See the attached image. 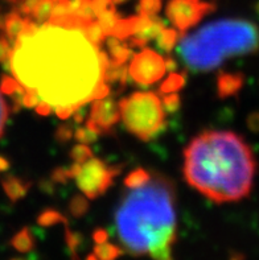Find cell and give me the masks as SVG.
Listing matches in <instances>:
<instances>
[{
	"label": "cell",
	"instance_id": "obj_12",
	"mask_svg": "<svg viewBox=\"0 0 259 260\" xmlns=\"http://www.w3.org/2000/svg\"><path fill=\"white\" fill-rule=\"evenodd\" d=\"M107 49L110 53V63L112 65H125L128 59L131 58L132 50L126 43H122V40L112 36L107 40Z\"/></svg>",
	"mask_w": 259,
	"mask_h": 260
},
{
	"label": "cell",
	"instance_id": "obj_31",
	"mask_svg": "<svg viewBox=\"0 0 259 260\" xmlns=\"http://www.w3.org/2000/svg\"><path fill=\"white\" fill-rule=\"evenodd\" d=\"M163 106H164V109L167 110L168 112H177L180 110L181 106V101H180V95H177L176 92H169V94H165L163 96Z\"/></svg>",
	"mask_w": 259,
	"mask_h": 260
},
{
	"label": "cell",
	"instance_id": "obj_30",
	"mask_svg": "<svg viewBox=\"0 0 259 260\" xmlns=\"http://www.w3.org/2000/svg\"><path fill=\"white\" fill-rule=\"evenodd\" d=\"M23 89V86L20 85V82L16 78H11L8 76H3L2 78V85H0V90L2 92L7 94V95L12 96L15 92L20 91Z\"/></svg>",
	"mask_w": 259,
	"mask_h": 260
},
{
	"label": "cell",
	"instance_id": "obj_5",
	"mask_svg": "<svg viewBox=\"0 0 259 260\" xmlns=\"http://www.w3.org/2000/svg\"><path fill=\"white\" fill-rule=\"evenodd\" d=\"M121 119L128 132L148 142L165 128V110L156 92L136 91L121 99Z\"/></svg>",
	"mask_w": 259,
	"mask_h": 260
},
{
	"label": "cell",
	"instance_id": "obj_51",
	"mask_svg": "<svg viewBox=\"0 0 259 260\" xmlns=\"http://www.w3.org/2000/svg\"><path fill=\"white\" fill-rule=\"evenodd\" d=\"M53 2H56V0H53Z\"/></svg>",
	"mask_w": 259,
	"mask_h": 260
},
{
	"label": "cell",
	"instance_id": "obj_38",
	"mask_svg": "<svg viewBox=\"0 0 259 260\" xmlns=\"http://www.w3.org/2000/svg\"><path fill=\"white\" fill-rule=\"evenodd\" d=\"M7 118H8V107H7V103L4 101V98L0 94V138L3 135Z\"/></svg>",
	"mask_w": 259,
	"mask_h": 260
},
{
	"label": "cell",
	"instance_id": "obj_37",
	"mask_svg": "<svg viewBox=\"0 0 259 260\" xmlns=\"http://www.w3.org/2000/svg\"><path fill=\"white\" fill-rule=\"evenodd\" d=\"M11 52H12V48H11V43L8 41V39L0 37V62L8 61Z\"/></svg>",
	"mask_w": 259,
	"mask_h": 260
},
{
	"label": "cell",
	"instance_id": "obj_24",
	"mask_svg": "<svg viewBox=\"0 0 259 260\" xmlns=\"http://www.w3.org/2000/svg\"><path fill=\"white\" fill-rule=\"evenodd\" d=\"M53 3H54L53 0H41L36 10L33 11V20H35L36 23H48V20L50 19V15H52Z\"/></svg>",
	"mask_w": 259,
	"mask_h": 260
},
{
	"label": "cell",
	"instance_id": "obj_43",
	"mask_svg": "<svg viewBox=\"0 0 259 260\" xmlns=\"http://www.w3.org/2000/svg\"><path fill=\"white\" fill-rule=\"evenodd\" d=\"M85 115H86V111L83 110L82 106H81V107H78V109L74 111V122L81 123L83 120V118H85Z\"/></svg>",
	"mask_w": 259,
	"mask_h": 260
},
{
	"label": "cell",
	"instance_id": "obj_10",
	"mask_svg": "<svg viewBox=\"0 0 259 260\" xmlns=\"http://www.w3.org/2000/svg\"><path fill=\"white\" fill-rule=\"evenodd\" d=\"M243 76L241 73H220L217 77V95L221 99L236 95L243 86Z\"/></svg>",
	"mask_w": 259,
	"mask_h": 260
},
{
	"label": "cell",
	"instance_id": "obj_39",
	"mask_svg": "<svg viewBox=\"0 0 259 260\" xmlns=\"http://www.w3.org/2000/svg\"><path fill=\"white\" fill-rule=\"evenodd\" d=\"M92 4L95 11V15H99L101 12H103V11L108 10L110 7L114 6L112 0H92Z\"/></svg>",
	"mask_w": 259,
	"mask_h": 260
},
{
	"label": "cell",
	"instance_id": "obj_21",
	"mask_svg": "<svg viewBox=\"0 0 259 260\" xmlns=\"http://www.w3.org/2000/svg\"><path fill=\"white\" fill-rule=\"evenodd\" d=\"M37 223H39L40 226H44V228H50V226H54V224L59 223L68 224V219H66L65 215L61 214L59 210H54V209H45V210L37 217Z\"/></svg>",
	"mask_w": 259,
	"mask_h": 260
},
{
	"label": "cell",
	"instance_id": "obj_13",
	"mask_svg": "<svg viewBox=\"0 0 259 260\" xmlns=\"http://www.w3.org/2000/svg\"><path fill=\"white\" fill-rule=\"evenodd\" d=\"M24 23H25V17H23V15H21L19 11H12V12L8 13V15L4 17L3 29L4 32H6L7 39H8V41H10L12 45L17 40V37L23 33Z\"/></svg>",
	"mask_w": 259,
	"mask_h": 260
},
{
	"label": "cell",
	"instance_id": "obj_42",
	"mask_svg": "<svg viewBox=\"0 0 259 260\" xmlns=\"http://www.w3.org/2000/svg\"><path fill=\"white\" fill-rule=\"evenodd\" d=\"M36 112L39 114V115H43V116L49 115L50 112H52V106H50L48 102H45V101H40L36 106Z\"/></svg>",
	"mask_w": 259,
	"mask_h": 260
},
{
	"label": "cell",
	"instance_id": "obj_44",
	"mask_svg": "<svg viewBox=\"0 0 259 260\" xmlns=\"http://www.w3.org/2000/svg\"><path fill=\"white\" fill-rule=\"evenodd\" d=\"M10 167H11L10 161H8V160H7L4 156H0V172L8 171V169H10Z\"/></svg>",
	"mask_w": 259,
	"mask_h": 260
},
{
	"label": "cell",
	"instance_id": "obj_28",
	"mask_svg": "<svg viewBox=\"0 0 259 260\" xmlns=\"http://www.w3.org/2000/svg\"><path fill=\"white\" fill-rule=\"evenodd\" d=\"M66 234H65V239H66V244H68V248L70 251V255H72L73 260H77V251H78V247L82 243V237L78 233H74L70 229L66 228Z\"/></svg>",
	"mask_w": 259,
	"mask_h": 260
},
{
	"label": "cell",
	"instance_id": "obj_7",
	"mask_svg": "<svg viewBox=\"0 0 259 260\" xmlns=\"http://www.w3.org/2000/svg\"><path fill=\"white\" fill-rule=\"evenodd\" d=\"M216 6L201 0H169L165 13L168 20L183 35L192 26L197 25L208 13L213 12Z\"/></svg>",
	"mask_w": 259,
	"mask_h": 260
},
{
	"label": "cell",
	"instance_id": "obj_11",
	"mask_svg": "<svg viewBox=\"0 0 259 260\" xmlns=\"http://www.w3.org/2000/svg\"><path fill=\"white\" fill-rule=\"evenodd\" d=\"M2 186H3L7 197L12 202H17L28 194L31 189V182L16 177V176H7L2 180Z\"/></svg>",
	"mask_w": 259,
	"mask_h": 260
},
{
	"label": "cell",
	"instance_id": "obj_2",
	"mask_svg": "<svg viewBox=\"0 0 259 260\" xmlns=\"http://www.w3.org/2000/svg\"><path fill=\"white\" fill-rule=\"evenodd\" d=\"M184 177L216 204L249 197L256 172L253 151L236 132L204 131L184 149Z\"/></svg>",
	"mask_w": 259,
	"mask_h": 260
},
{
	"label": "cell",
	"instance_id": "obj_33",
	"mask_svg": "<svg viewBox=\"0 0 259 260\" xmlns=\"http://www.w3.org/2000/svg\"><path fill=\"white\" fill-rule=\"evenodd\" d=\"M73 135H74V134H73L72 127H70V125L63 124L57 128L56 134H54V138H56V140L59 143L65 144V143H69L70 140H72Z\"/></svg>",
	"mask_w": 259,
	"mask_h": 260
},
{
	"label": "cell",
	"instance_id": "obj_6",
	"mask_svg": "<svg viewBox=\"0 0 259 260\" xmlns=\"http://www.w3.org/2000/svg\"><path fill=\"white\" fill-rule=\"evenodd\" d=\"M122 165L107 167L99 158H89L81 167L76 177L77 186L90 200L101 197L114 182V177L121 175Z\"/></svg>",
	"mask_w": 259,
	"mask_h": 260
},
{
	"label": "cell",
	"instance_id": "obj_23",
	"mask_svg": "<svg viewBox=\"0 0 259 260\" xmlns=\"http://www.w3.org/2000/svg\"><path fill=\"white\" fill-rule=\"evenodd\" d=\"M150 178H151V173H150V172H147L143 168H138L135 169L134 172H131V173L125 178V185L126 188L128 189L139 188L141 185H145Z\"/></svg>",
	"mask_w": 259,
	"mask_h": 260
},
{
	"label": "cell",
	"instance_id": "obj_25",
	"mask_svg": "<svg viewBox=\"0 0 259 260\" xmlns=\"http://www.w3.org/2000/svg\"><path fill=\"white\" fill-rule=\"evenodd\" d=\"M89 210V201L88 198L83 196H74L69 202V211L73 217L81 218L88 213Z\"/></svg>",
	"mask_w": 259,
	"mask_h": 260
},
{
	"label": "cell",
	"instance_id": "obj_1",
	"mask_svg": "<svg viewBox=\"0 0 259 260\" xmlns=\"http://www.w3.org/2000/svg\"><path fill=\"white\" fill-rule=\"evenodd\" d=\"M97 48L81 30L43 24L31 36L13 43L8 65L26 90L52 107H81L98 99L106 66Z\"/></svg>",
	"mask_w": 259,
	"mask_h": 260
},
{
	"label": "cell",
	"instance_id": "obj_46",
	"mask_svg": "<svg viewBox=\"0 0 259 260\" xmlns=\"http://www.w3.org/2000/svg\"><path fill=\"white\" fill-rule=\"evenodd\" d=\"M4 17L6 16H3V13L0 12V29H3L4 28Z\"/></svg>",
	"mask_w": 259,
	"mask_h": 260
},
{
	"label": "cell",
	"instance_id": "obj_47",
	"mask_svg": "<svg viewBox=\"0 0 259 260\" xmlns=\"http://www.w3.org/2000/svg\"><path fill=\"white\" fill-rule=\"evenodd\" d=\"M126 2H128V0H112V3L114 4H123L126 3Z\"/></svg>",
	"mask_w": 259,
	"mask_h": 260
},
{
	"label": "cell",
	"instance_id": "obj_8",
	"mask_svg": "<svg viewBox=\"0 0 259 260\" xmlns=\"http://www.w3.org/2000/svg\"><path fill=\"white\" fill-rule=\"evenodd\" d=\"M167 72L165 59L152 49H143L135 54L128 66V76L140 86H151L164 77Z\"/></svg>",
	"mask_w": 259,
	"mask_h": 260
},
{
	"label": "cell",
	"instance_id": "obj_34",
	"mask_svg": "<svg viewBox=\"0 0 259 260\" xmlns=\"http://www.w3.org/2000/svg\"><path fill=\"white\" fill-rule=\"evenodd\" d=\"M50 180H52L54 184H56V182H59V184H66L68 180H70L69 171H68L66 167H59V168H56L52 172Z\"/></svg>",
	"mask_w": 259,
	"mask_h": 260
},
{
	"label": "cell",
	"instance_id": "obj_17",
	"mask_svg": "<svg viewBox=\"0 0 259 260\" xmlns=\"http://www.w3.org/2000/svg\"><path fill=\"white\" fill-rule=\"evenodd\" d=\"M136 29V16L127 17V19H119V21L115 25L111 36L117 37L119 40H126L135 35Z\"/></svg>",
	"mask_w": 259,
	"mask_h": 260
},
{
	"label": "cell",
	"instance_id": "obj_27",
	"mask_svg": "<svg viewBox=\"0 0 259 260\" xmlns=\"http://www.w3.org/2000/svg\"><path fill=\"white\" fill-rule=\"evenodd\" d=\"M69 156L74 162H78V164H83L85 161H88L89 158L93 157V151L89 148L88 144H77L74 145L69 152Z\"/></svg>",
	"mask_w": 259,
	"mask_h": 260
},
{
	"label": "cell",
	"instance_id": "obj_20",
	"mask_svg": "<svg viewBox=\"0 0 259 260\" xmlns=\"http://www.w3.org/2000/svg\"><path fill=\"white\" fill-rule=\"evenodd\" d=\"M177 40H179V32L176 29H172V28H164L156 37V44H158L159 49H161L163 52L171 53L172 49L176 45Z\"/></svg>",
	"mask_w": 259,
	"mask_h": 260
},
{
	"label": "cell",
	"instance_id": "obj_19",
	"mask_svg": "<svg viewBox=\"0 0 259 260\" xmlns=\"http://www.w3.org/2000/svg\"><path fill=\"white\" fill-rule=\"evenodd\" d=\"M93 254L101 260H115L123 254V250L118 246H115V244L103 242V243L95 244Z\"/></svg>",
	"mask_w": 259,
	"mask_h": 260
},
{
	"label": "cell",
	"instance_id": "obj_40",
	"mask_svg": "<svg viewBox=\"0 0 259 260\" xmlns=\"http://www.w3.org/2000/svg\"><path fill=\"white\" fill-rule=\"evenodd\" d=\"M76 110V107H73V106H59V107H56V115L59 116L60 119L65 120V119L70 118L72 114H74Z\"/></svg>",
	"mask_w": 259,
	"mask_h": 260
},
{
	"label": "cell",
	"instance_id": "obj_35",
	"mask_svg": "<svg viewBox=\"0 0 259 260\" xmlns=\"http://www.w3.org/2000/svg\"><path fill=\"white\" fill-rule=\"evenodd\" d=\"M40 2H41V0H21V3H20L17 11H19L21 15H25V16L32 15L33 11L36 10L37 6L40 4Z\"/></svg>",
	"mask_w": 259,
	"mask_h": 260
},
{
	"label": "cell",
	"instance_id": "obj_9",
	"mask_svg": "<svg viewBox=\"0 0 259 260\" xmlns=\"http://www.w3.org/2000/svg\"><path fill=\"white\" fill-rule=\"evenodd\" d=\"M121 119L119 103L112 96L95 99L93 102L90 115H89L86 127L97 132L98 135H107Z\"/></svg>",
	"mask_w": 259,
	"mask_h": 260
},
{
	"label": "cell",
	"instance_id": "obj_45",
	"mask_svg": "<svg viewBox=\"0 0 259 260\" xmlns=\"http://www.w3.org/2000/svg\"><path fill=\"white\" fill-rule=\"evenodd\" d=\"M165 66H167V70H169V72H175L177 68L176 62H175V59H172L171 57H168V58H165Z\"/></svg>",
	"mask_w": 259,
	"mask_h": 260
},
{
	"label": "cell",
	"instance_id": "obj_36",
	"mask_svg": "<svg viewBox=\"0 0 259 260\" xmlns=\"http://www.w3.org/2000/svg\"><path fill=\"white\" fill-rule=\"evenodd\" d=\"M40 101H41V99H40V96L37 95L36 91L25 89L24 98H23V106H25L26 109H33V107H36L37 103H39Z\"/></svg>",
	"mask_w": 259,
	"mask_h": 260
},
{
	"label": "cell",
	"instance_id": "obj_50",
	"mask_svg": "<svg viewBox=\"0 0 259 260\" xmlns=\"http://www.w3.org/2000/svg\"><path fill=\"white\" fill-rule=\"evenodd\" d=\"M8 2H16V0H8Z\"/></svg>",
	"mask_w": 259,
	"mask_h": 260
},
{
	"label": "cell",
	"instance_id": "obj_18",
	"mask_svg": "<svg viewBox=\"0 0 259 260\" xmlns=\"http://www.w3.org/2000/svg\"><path fill=\"white\" fill-rule=\"evenodd\" d=\"M81 32H82L83 35H85L86 39H88L93 45L97 46V48H101V45L103 44V41H105L106 39V33L103 32V29L101 28L98 21H95V20H93V21L86 24L82 29H81Z\"/></svg>",
	"mask_w": 259,
	"mask_h": 260
},
{
	"label": "cell",
	"instance_id": "obj_3",
	"mask_svg": "<svg viewBox=\"0 0 259 260\" xmlns=\"http://www.w3.org/2000/svg\"><path fill=\"white\" fill-rule=\"evenodd\" d=\"M174 182L158 172L139 188L123 194L115 211L121 243L134 256L174 260L176 242V193Z\"/></svg>",
	"mask_w": 259,
	"mask_h": 260
},
{
	"label": "cell",
	"instance_id": "obj_14",
	"mask_svg": "<svg viewBox=\"0 0 259 260\" xmlns=\"http://www.w3.org/2000/svg\"><path fill=\"white\" fill-rule=\"evenodd\" d=\"M11 244H12V247L15 250L25 254V252H30V251H32L35 248L36 242H35V238L32 235V231L28 228H24L12 238Z\"/></svg>",
	"mask_w": 259,
	"mask_h": 260
},
{
	"label": "cell",
	"instance_id": "obj_15",
	"mask_svg": "<svg viewBox=\"0 0 259 260\" xmlns=\"http://www.w3.org/2000/svg\"><path fill=\"white\" fill-rule=\"evenodd\" d=\"M103 79L106 83H119L122 87H125L128 79V68L125 65H112L108 63V66L105 69Z\"/></svg>",
	"mask_w": 259,
	"mask_h": 260
},
{
	"label": "cell",
	"instance_id": "obj_48",
	"mask_svg": "<svg viewBox=\"0 0 259 260\" xmlns=\"http://www.w3.org/2000/svg\"><path fill=\"white\" fill-rule=\"evenodd\" d=\"M86 260H101V259H98V257L95 256L94 254H92V255H89L88 259H86Z\"/></svg>",
	"mask_w": 259,
	"mask_h": 260
},
{
	"label": "cell",
	"instance_id": "obj_16",
	"mask_svg": "<svg viewBox=\"0 0 259 260\" xmlns=\"http://www.w3.org/2000/svg\"><path fill=\"white\" fill-rule=\"evenodd\" d=\"M119 15L118 12H117V10H115V7H110L108 10L103 11V12H101L99 15H97V21H98V24L101 25V28L103 29V32L106 33V36H111L112 35V30H114L115 25H117V23L119 21Z\"/></svg>",
	"mask_w": 259,
	"mask_h": 260
},
{
	"label": "cell",
	"instance_id": "obj_29",
	"mask_svg": "<svg viewBox=\"0 0 259 260\" xmlns=\"http://www.w3.org/2000/svg\"><path fill=\"white\" fill-rule=\"evenodd\" d=\"M74 138L77 142L82 143V144H92V143L97 142L98 134L92 131L89 127H78L74 132Z\"/></svg>",
	"mask_w": 259,
	"mask_h": 260
},
{
	"label": "cell",
	"instance_id": "obj_4",
	"mask_svg": "<svg viewBox=\"0 0 259 260\" xmlns=\"http://www.w3.org/2000/svg\"><path fill=\"white\" fill-rule=\"evenodd\" d=\"M259 50V26L245 19H222L184 36L177 53L184 65L196 73L217 69L232 57Z\"/></svg>",
	"mask_w": 259,
	"mask_h": 260
},
{
	"label": "cell",
	"instance_id": "obj_26",
	"mask_svg": "<svg viewBox=\"0 0 259 260\" xmlns=\"http://www.w3.org/2000/svg\"><path fill=\"white\" fill-rule=\"evenodd\" d=\"M163 2L161 0H139L136 11L141 16H155L160 12Z\"/></svg>",
	"mask_w": 259,
	"mask_h": 260
},
{
	"label": "cell",
	"instance_id": "obj_32",
	"mask_svg": "<svg viewBox=\"0 0 259 260\" xmlns=\"http://www.w3.org/2000/svg\"><path fill=\"white\" fill-rule=\"evenodd\" d=\"M69 12H70V0H56V2L53 3L50 19H57V17L66 16Z\"/></svg>",
	"mask_w": 259,
	"mask_h": 260
},
{
	"label": "cell",
	"instance_id": "obj_49",
	"mask_svg": "<svg viewBox=\"0 0 259 260\" xmlns=\"http://www.w3.org/2000/svg\"><path fill=\"white\" fill-rule=\"evenodd\" d=\"M12 260H24V259H19V257H16V259H12Z\"/></svg>",
	"mask_w": 259,
	"mask_h": 260
},
{
	"label": "cell",
	"instance_id": "obj_22",
	"mask_svg": "<svg viewBox=\"0 0 259 260\" xmlns=\"http://www.w3.org/2000/svg\"><path fill=\"white\" fill-rule=\"evenodd\" d=\"M185 85V74H177V73H171L169 77L161 83L159 90L163 94H169V92H176L181 90Z\"/></svg>",
	"mask_w": 259,
	"mask_h": 260
},
{
	"label": "cell",
	"instance_id": "obj_41",
	"mask_svg": "<svg viewBox=\"0 0 259 260\" xmlns=\"http://www.w3.org/2000/svg\"><path fill=\"white\" fill-rule=\"evenodd\" d=\"M93 239H94L95 244L107 242L108 233L106 230H103V229H95L94 233H93Z\"/></svg>",
	"mask_w": 259,
	"mask_h": 260
}]
</instances>
